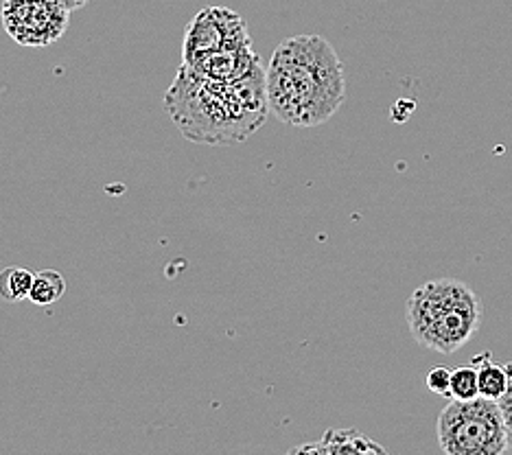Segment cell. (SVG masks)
<instances>
[{
    "instance_id": "1",
    "label": "cell",
    "mask_w": 512,
    "mask_h": 455,
    "mask_svg": "<svg viewBox=\"0 0 512 455\" xmlns=\"http://www.w3.org/2000/svg\"><path fill=\"white\" fill-rule=\"evenodd\" d=\"M165 110L191 143H246L265 125L270 112L265 70L239 81H215L182 64L165 95Z\"/></svg>"
},
{
    "instance_id": "2",
    "label": "cell",
    "mask_w": 512,
    "mask_h": 455,
    "mask_svg": "<svg viewBox=\"0 0 512 455\" xmlns=\"http://www.w3.org/2000/svg\"><path fill=\"white\" fill-rule=\"evenodd\" d=\"M265 90L270 112L283 123L318 127L346 101L344 66L322 35H294L274 49Z\"/></svg>"
},
{
    "instance_id": "3",
    "label": "cell",
    "mask_w": 512,
    "mask_h": 455,
    "mask_svg": "<svg viewBox=\"0 0 512 455\" xmlns=\"http://www.w3.org/2000/svg\"><path fill=\"white\" fill-rule=\"evenodd\" d=\"M407 326L427 350L451 355L473 340L484 318L482 298L458 278H436L414 289L405 305Z\"/></svg>"
},
{
    "instance_id": "4",
    "label": "cell",
    "mask_w": 512,
    "mask_h": 455,
    "mask_svg": "<svg viewBox=\"0 0 512 455\" xmlns=\"http://www.w3.org/2000/svg\"><path fill=\"white\" fill-rule=\"evenodd\" d=\"M438 445L447 455H502L506 453V427L497 401L477 396L456 401L440 412Z\"/></svg>"
},
{
    "instance_id": "5",
    "label": "cell",
    "mask_w": 512,
    "mask_h": 455,
    "mask_svg": "<svg viewBox=\"0 0 512 455\" xmlns=\"http://www.w3.org/2000/svg\"><path fill=\"white\" fill-rule=\"evenodd\" d=\"M71 9L62 0H3L0 18L11 40L20 46H51L71 22Z\"/></svg>"
},
{
    "instance_id": "6",
    "label": "cell",
    "mask_w": 512,
    "mask_h": 455,
    "mask_svg": "<svg viewBox=\"0 0 512 455\" xmlns=\"http://www.w3.org/2000/svg\"><path fill=\"white\" fill-rule=\"evenodd\" d=\"M252 44L248 22L228 7H206L184 29L182 60Z\"/></svg>"
},
{
    "instance_id": "7",
    "label": "cell",
    "mask_w": 512,
    "mask_h": 455,
    "mask_svg": "<svg viewBox=\"0 0 512 455\" xmlns=\"http://www.w3.org/2000/svg\"><path fill=\"white\" fill-rule=\"evenodd\" d=\"M186 68L193 73L215 79V81H239L252 77L256 73H263V62L259 53L254 51L252 44L235 46V49H224L215 53H204L182 60Z\"/></svg>"
},
{
    "instance_id": "8",
    "label": "cell",
    "mask_w": 512,
    "mask_h": 455,
    "mask_svg": "<svg viewBox=\"0 0 512 455\" xmlns=\"http://www.w3.org/2000/svg\"><path fill=\"white\" fill-rule=\"evenodd\" d=\"M292 453H320V455H348V453H386L381 445L375 440L359 434L355 429H329L327 434L320 438V442H313V445L296 447Z\"/></svg>"
},
{
    "instance_id": "9",
    "label": "cell",
    "mask_w": 512,
    "mask_h": 455,
    "mask_svg": "<svg viewBox=\"0 0 512 455\" xmlns=\"http://www.w3.org/2000/svg\"><path fill=\"white\" fill-rule=\"evenodd\" d=\"M471 364L477 368V385H480V396L491 401H499L508 388V368L506 364H495L491 353L475 355Z\"/></svg>"
},
{
    "instance_id": "10",
    "label": "cell",
    "mask_w": 512,
    "mask_h": 455,
    "mask_svg": "<svg viewBox=\"0 0 512 455\" xmlns=\"http://www.w3.org/2000/svg\"><path fill=\"white\" fill-rule=\"evenodd\" d=\"M66 291V278L55 270H42L33 278L29 300L38 307H49L60 300Z\"/></svg>"
},
{
    "instance_id": "11",
    "label": "cell",
    "mask_w": 512,
    "mask_h": 455,
    "mask_svg": "<svg viewBox=\"0 0 512 455\" xmlns=\"http://www.w3.org/2000/svg\"><path fill=\"white\" fill-rule=\"evenodd\" d=\"M33 278H36V274L25 270V267H5L0 272V298L5 302L27 300L33 287Z\"/></svg>"
},
{
    "instance_id": "12",
    "label": "cell",
    "mask_w": 512,
    "mask_h": 455,
    "mask_svg": "<svg viewBox=\"0 0 512 455\" xmlns=\"http://www.w3.org/2000/svg\"><path fill=\"white\" fill-rule=\"evenodd\" d=\"M449 396L456 401H473L480 396V385H477V368L473 364L458 366L451 370Z\"/></svg>"
},
{
    "instance_id": "13",
    "label": "cell",
    "mask_w": 512,
    "mask_h": 455,
    "mask_svg": "<svg viewBox=\"0 0 512 455\" xmlns=\"http://www.w3.org/2000/svg\"><path fill=\"white\" fill-rule=\"evenodd\" d=\"M508 368V388L502 394V399L497 401L499 410H502L504 418V427H506V453H512V361H506Z\"/></svg>"
},
{
    "instance_id": "14",
    "label": "cell",
    "mask_w": 512,
    "mask_h": 455,
    "mask_svg": "<svg viewBox=\"0 0 512 455\" xmlns=\"http://www.w3.org/2000/svg\"><path fill=\"white\" fill-rule=\"evenodd\" d=\"M425 383L434 394L449 396V392H451V370L447 366H434L432 370L427 372Z\"/></svg>"
},
{
    "instance_id": "15",
    "label": "cell",
    "mask_w": 512,
    "mask_h": 455,
    "mask_svg": "<svg viewBox=\"0 0 512 455\" xmlns=\"http://www.w3.org/2000/svg\"><path fill=\"white\" fill-rule=\"evenodd\" d=\"M62 3L71 9V11H75V9H81V7H86L90 0H62Z\"/></svg>"
}]
</instances>
